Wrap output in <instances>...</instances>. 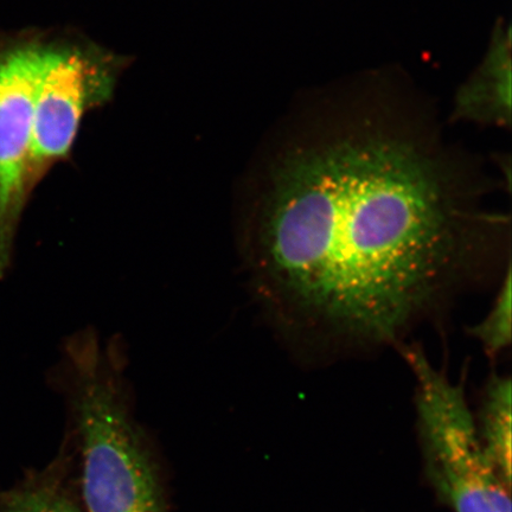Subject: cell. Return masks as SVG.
I'll return each mask as SVG.
<instances>
[{"label":"cell","instance_id":"obj_6","mask_svg":"<svg viewBox=\"0 0 512 512\" xmlns=\"http://www.w3.org/2000/svg\"><path fill=\"white\" fill-rule=\"evenodd\" d=\"M458 113L504 124L510 118V35L501 31L476 78L459 95Z\"/></svg>","mask_w":512,"mask_h":512},{"label":"cell","instance_id":"obj_5","mask_svg":"<svg viewBox=\"0 0 512 512\" xmlns=\"http://www.w3.org/2000/svg\"><path fill=\"white\" fill-rule=\"evenodd\" d=\"M43 47L0 50V275L10 266L19 219L30 192L34 101Z\"/></svg>","mask_w":512,"mask_h":512},{"label":"cell","instance_id":"obj_3","mask_svg":"<svg viewBox=\"0 0 512 512\" xmlns=\"http://www.w3.org/2000/svg\"><path fill=\"white\" fill-rule=\"evenodd\" d=\"M416 383V413L428 480L454 512H511L510 486L486 453L462 384L418 347L402 345Z\"/></svg>","mask_w":512,"mask_h":512},{"label":"cell","instance_id":"obj_2","mask_svg":"<svg viewBox=\"0 0 512 512\" xmlns=\"http://www.w3.org/2000/svg\"><path fill=\"white\" fill-rule=\"evenodd\" d=\"M123 342L87 328L63 343L56 382L81 440L88 512H163L155 473L131 415Z\"/></svg>","mask_w":512,"mask_h":512},{"label":"cell","instance_id":"obj_8","mask_svg":"<svg viewBox=\"0 0 512 512\" xmlns=\"http://www.w3.org/2000/svg\"><path fill=\"white\" fill-rule=\"evenodd\" d=\"M511 267L507 268L491 310L482 322L473 326L471 335L482 344L486 354L496 358L511 344Z\"/></svg>","mask_w":512,"mask_h":512},{"label":"cell","instance_id":"obj_1","mask_svg":"<svg viewBox=\"0 0 512 512\" xmlns=\"http://www.w3.org/2000/svg\"><path fill=\"white\" fill-rule=\"evenodd\" d=\"M399 114L358 104L312 119L242 216L249 290L288 342L399 345L502 242L503 217Z\"/></svg>","mask_w":512,"mask_h":512},{"label":"cell","instance_id":"obj_9","mask_svg":"<svg viewBox=\"0 0 512 512\" xmlns=\"http://www.w3.org/2000/svg\"><path fill=\"white\" fill-rule=\"evenodd\" d=\"M0 512H81L62 492L37 488L21 492L6 503Z\"/></svg>","mask_w":512,"mask_h":512},{"label":"cell","instance_id":"obj_7","mask_svg":"<svg viewBox=\"0 0 512 512\" xmlns=\"http://www.w3.org/2000/svg\"><path fill=\"white\" fill-rule=\"evenodd\" d=\"M511 380L492 375L486 383L479 437L499 475L511 488Z\"/></svg>","mask_w":512,"mask_h":512},{"label":"cell","instance_id":"obj_4","mask_svg":"<svg viewBox=\"0 0 512 512\" xmlns=\"http://www.w3.org/2000/svg\"><path fill=\"white\" fill-rule=\"evenodd\" d=\"M112 63L94 49L43 47L34 101L30 177L34 188L69 155L83 115L113 93Z\"/></svg>","mask_w":512,"mask_h":512}]
</instances>
